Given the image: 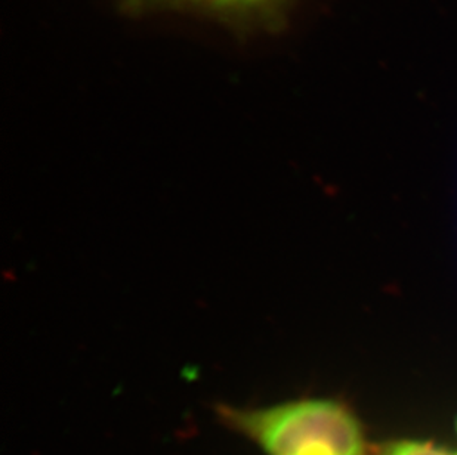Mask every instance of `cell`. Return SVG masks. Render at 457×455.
Segmentation results:
<instances>
[{"label": "cell", "mask_w": 457, "mask_h": 455, "mask_svg": "<svg viewBox=\"0 0 457 455\" xmlns=\"http://www.w3.org/2000/svg\"><path fill=\"white\" fill-rule=\"evenodd\" d=\"M220 420L265 455H364L361 427L332 400H294L263 407H216Z\"/></svg>", "instance_id": "cell-1"}, {"label": "cell", "mask_w": 457, "mask_h": 455, "mask_svg": "<svg viewBox=\"0 0 457 455\" xmlns=\"http://www.w3.org/2000/svg\"><path fill=\"white\" fill-rule=\"evenodd\" d=\"M187 4H204L211 8L227 9V11H249L270 4L274 0H175Z\"/></svg>", "instance_id": "cell-2"}, {"label": "cell", "mask_w": 457, "mask_h": 455, "mask_svg": "<svg viewBox=\"0 0 457 455\" xmlns=\"http://www.w3.org/2000/svg\"><path fill=\"white\" fill-rule=\"evenodd\" d=\"M385 455H452L429 443H398L391 445Z\"/></svg>", "instance_id": "cell-3"}, {"label": "cell", "mask_w": 457, "mask_h": 455, "mask_svg": "<svg viewBox=\"0 0 457 455\" xmlns=\"http://www.w3.org/2000/svg\"><path fill=\"white\" fill-rule=\"evenodd\" d=\"M456 430H457V421H456Z\"/></svg>", "instance_id": "cell-4"}]
</instances>
